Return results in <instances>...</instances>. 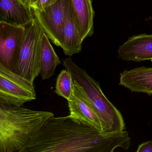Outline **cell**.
Segmentation results:
<instances>
[{"instance_id":"cell-2","label":"cell","mask_w":152,"mask_h":152,"mask_svg":"<svg viewBox=\"0 0 152 152\" xmlns=\"http://www.w3.org/2000/svg\"><path fill=\"white\" fill-rule=\"evenodd\" d=\"M53 116L51 112L0 103V152H20Z\"/></svg>"},{"instance_id":"cell-9","label":"cell","mask_w":152,"mask_h":152,"mask_svg":"<svg viewBox=\"0 0 152 152\" xmlns=\"http://www.w3.org/2000/svg\"><path fill=\"white\" fill-rule=\"evenodd\" d=\"M118 56L126 61H152V34L133 36L120 46Z\"/></svg>"},{"instance_id":"cell-17","label":"cell","mask_w":152,"mask_h":152,"mask_svg":"<svg viewBox=\"0 0 152 152\" xmlns=\"http://www.w3.org/2000/svg\"><path fill=\"white\" fill-rule=\"evenodd\" d=\"M137 152H152V141H146L140 145Z\"/></svg>"},{"instance_id":"cell-4","label":"cell","mask_w":152,"mask_h":152,"mask_svg":"<svg viewBox=\"0 0 152 152\" xmlns=\"http://www.w3.org/2000/svg\"><path fill=\"white\" fill-rule=\"evenodd\" d=\"M43 31L34 18L25 26L15 73L34 83L40 74L41 38Z\"/></svg>"},{"instance_id":"cell-7","label":"cell","mask_w":152,"mask_h":152,"mask_svg":"<svg viewBox=\"0 0 152 152\" xmlns=\"http://www.w3.org/2000/svg\"><path fill=\"white\" fill-rule=\"evenodd\" d=\"M67 1L57 0L41 10H33L34 18L45 33L57 47H60Z\"/></svg>"},{"instance_id":"cell-12","label":"cell","mask_w":152,"mask_h":152,"mask_svg":"<svg viewBox=\"0 0 152 152\" xmlns=\"http://www.w3.org/2000/svg\"><path fill=\"white\" fill-rule=\"evenodd\" d=\"M34 18L32 10L21 0H0V21L25 26Z\"/></svg>"},{"instance_id":"cell-15","label":"cell","mask_w":152,"mask_h":152,"mask_svg":"<svg viewBox=\"0 0 152 152\" xmlns=\"http://www.w3.org/2000/svg\"><path fill=\"white\" fill-rule=\"evenodd\" d=\"M72 76L65 68L61 71L57 78L55 92L58 96L68 100L72 96Z\"/></svg>"},{"instance_id":"cell-3","label":"cell","mask_w":152,"mask_h":152,"mask_svg":"<svg viewBox=\"0 0 152 152\" xmlns=\"http://www.w3.org/2000/svg\"><path fill=\"white\" fill-rule=\"evenodd\" d=\"M63 65L76 80L81 89L98 115L103 132H116L124 130L125 123L118 109L107 99L99 83L91 77L86 71L76 65L71 57L63 59Z\"/></svg>"},{"instance_id":"cell-1","label":"cell","mask_w":152,"mask_h":152,"mask_svg":"<svg viewBox=\"0 0 152 152\" xmlns=\"http://www.w3.org/2000/svg\"><path fill=\"white\" fill-rule=\"evenodd\" d=\"M126 131H99L80 124L68 115L50 118L20 152H113L129 148Z\"/></svg>"},{"instance_id":"cell-6","label":"cell","mask_w":152,"mask_h":152,"mask_svg":"<svg viewBox=\"0 0 152 152\" xmlns=\"http://www.w3.org/2000/svg\"><path fill=\"white\" fill-rule=\"evenodd\" d=\"M25 30V26L0 21V64L14 72Z\"/></svg>"},{"instance_id":"cell-5","label":"cell","mask_w":152,"mask_h":152,"mask_svg":"<svg viewBox=\"0 0 152 152\" xmlns=\"http://www.w3.org/2000/svg\"><path fill=\"white\" fill-rule=\"evenodd\" d=\"M36 99L34 83L0 64V103L23 107Z\"/></svg>"},{"instance_id":"cell-10","label":"cell","mask_w":152,"mask_h":152,"mask_svg":"<svg viewBox=\"0 0 152 152\" xmlns=\"http://www.w3.org/2000/svg\"><path fill=\"white\" fill-rule=\"evenodd\" d=\"M83 42L70 0H67L60 47L66 56L71 57L81 51Z\"/></svg>"},{"instance_id":"cell-14","label":"cell","mask_w":152,"mask_h":152,"mask_svg":"<svg viewBox=\"0 0 152 152\" xmlns=\"http://www.w3.org/2000/svg\"><path fill=\"white\" fill-rule=\"evenodd\" d=\"M44 31L41 38V70L42 80L49 79L55 74L61 61Z\"/></svg>"},{"instance_id":"cell-11","label":"cell","mask_w":152,"mask_h":152,"mask_svg":"<svg viewBox=\"0 0 152 152\" xmlns=\"http://www.w3.org/2000/svg\"><path fill=\"white\" fill-rule=\"evenodd\" d=\"M119 85L132 92L152 95V68L145 66L125 70L120 74Z\"/></svg>"},{"instance_id":"cell-13","label":"cell","mask_w":152,"mask_h":152,"mask_svg":"<svg viewBox=\"0 0 152 152\" xmlns=\"http://www.w3.org/2000/svg\"><path fill=\"white\" fill-rule=\"evenodd\" d=\"M70 2L83 42L87 37H91L94 31L95 12L92 0H70Z\"/></svg>"},{"instance_id":"cell-8","label":"cell","mask_w":152,"mask_h":152,"mask_svg":"<svg viewBox=\"0 0 152 152\" xmlns=\"http://www.w3.org/2000/svg\"><path fill=\"white\" fill-rule=\"evenodd\" d=\"M67 101L70 111L69 116L74 121L103 132L98 115L81 89L77 81L73 79L72 96Z\"/></svg>"},{"instance_id":"cell-18","label":"cell","mask_w":152,"mask_h":152,"mask_svg":"<svg viewBox=\"0 0 152 152\" xmlns=\"http://www.w3.org/2000/svg\"><path fill=\"white\" fill-rule=\"evenodd\" d=\"M21 1L28 7L31 9L36 4L38 0H21Z\"/></svg>"},{"instance_id":"cell-16","label":"cell","mask_w":152,"mask_h":152,"mask_svg":"<svg viewBox=\"0 0 152 152\" xmlns=\"http://www.w3.org/2000/svg\"><path fill=\"white\" fill-rule=\"evenodd\" d=\"M57 0H38L37 3L32 8V10H41L46 7L50 6L56 2Z\"/></svg>"}]
</instances>
